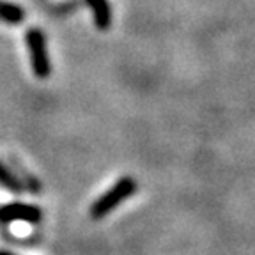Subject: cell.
<instances>
[{"instance_id":"7a4b0ae2","label":"cell","mask_w":255,"mask_h":255,"mask_svg":"<svg viewBox=\"0 0 255 255\" xmlns=\"http://www.w3.org/2000/svg\"><path fill=\"white\" fill-rule=\"evenodd\" d=\"M25 44H27L34 76L39 80H46L52 75V60H50V53H48L44 32L39 27H30L25 32Z\"/></svg>"},{"instance_id":"52a82bcc","label":"cell","mask_w":255,"mask_h":255,"mask_svg":"<svg viewBox=\"0 0 255 255\" xmlns=\"http://www.w3.org/2000/svg\"><path fill=\"white\" fill-rule=\"evenodd\" d=\"M0 255H16V254H12V252H5V250H0Z\"/></svg>"},{"instance_id":"6da1fadb","label":"cell","mask_w":255,"mask_h":255,"mask_svg":"<svg viewBox=\"0 0 255 255\" xmlns=\"http://www.w3.org/2000/svg\"><path fill=\"white\" fill-rule=\"evenodd\" d=\"M136 191V181L131 175H124L119 181H116V184L112 188H108L100 199H96L91 206V216L92 220H101L105 216L110 215L114 209L121 206L124 200H128L129 197Z\"/></svg>"},{"instance_id":"8992f818","label":"cell","mask_w":255,"mask_h":255,"mask_svg":"<svg viewBox=\"0 0 255 255\" xmlns=\"http://www.w3.org/2000/svg\"><path fill=\"white\" fill-rule=\"evenodd\" d=\"M0 186L11 193H16V195L23 191V183L16 177V174H12V170L2 159H0Z\"/></svg>"},{"instance_id":"277c9868","label":"cell","mask_w":255,"mask_h":255,"mask_svg":"<svg viewBox=\"0 0 255 255\" xmlns=\"http://www.w3.org/2000/svg\"><path fill=\"white\" fill-rule=\"evenodd\" d=\"M85 4L91 7L94 25L98 30H108L112 27V7L108 0H85Z\"/></svg>"},{"instance_id":"3957f363","label":"cell","mask_w":255,"mask_h":255,"mask_svg":"<svg viewBox=\"0 0 255 255\" xmlns=\"http://www.w3.org/2000/svg\"><path fill=\"white\" fill-rule=\"evenodd\" d=\"M43 220V209L39 206L27 202H11L0 206V222H25V223H39Z\"/></svg>"},{"instance_id":"5b68a950","label":"cell","mask_w":255,"mask_h":255,"mask_svg":"<svg viewBox=\"0 0 255 255\" xmlns=\"http://www.w3.org/2000/svg\"><path fill=\"white\" fill-rule=\"evenodd\" d=\"M25 20V9L14 2L0 0V21L7 25H20Z\"/></svg>"}]
</instances>
